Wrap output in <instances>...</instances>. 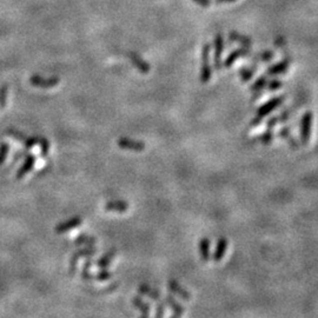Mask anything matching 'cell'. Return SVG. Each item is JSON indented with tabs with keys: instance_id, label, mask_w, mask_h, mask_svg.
Instances as JSON below:
<instances>
[{
	"instance_id": "1",
	"label": "cell",
	"mask_w": 318,
	"mask_h": 318,
	"mask_svg": "<svg viewBox=\"0 0 318 318\" xmlns=\"http://www.w3.org/2000/svg\"><path fill=\"white\" fill-rule=\"evenodd\" d=\"M210 51L211 45L209 42L203 45L202 48V67H201V83L206 84L212 78V67L210 64Z\"/></svg>"
},
{
	"instance_id": "2",
	"label": "cell",
	"mask_w": 318,
	"mask_h": 318,
	"mask_svg": "<svg viewBox=\"0 0 318 318\" xmlns=\"http://www.w3.org/2000/svg\"><path fill=\"white\" fill-rule=\"evenodd\" d=\"M313 120H314V114L310 111H308L303 114L301 119V143L303 145H308L310 143V137H311V126H313Z\"/></svg>"
},
{
	"instance_id": "3",
	"label": "cell",
	"mask_w": 318,
	"mask_h": 318,
	"mask_svg": "<svg viewBox=\"0 0 318 318\" xmlns=\"http://www.w3.org/2000/svg\"><path fill=\"white\" fill-rule=\"evenodd\" d=\"M285 100V96H278L272 98V99L268 100L267 103H264L261 107H258V110L256 111V118H260V119H263L264 117H267L268 114H270L272 111H275L278 107L283 104V101Z\"/></svg>"
},
{
	"instance_id": "4",
	"label": "cell",
	"mask_w": 318,
	"mask_h": 318,
	"mask_svg": "<svg viewBox=\"0 0 318 318\" xmlns=\"http://www.w3.org/2000/svg\"><path fill=\"white\" fill-rule=\"evenodd\" d=\"M97 249L93 247V245H87L86 248L80 249V250L75 251L73 255H72L71 260H70V267H68V271H70V276H73L75 269H77V263L80 258L83 257H92V256L96 255Z\"/></svg>"
},
{
	"instance_id": "5",
	"label": "cell",
	"mask_w": 318,
	"mask_h": 318,
	"mask_svg": "<svg viewBox=\"0 0 318 318\" xmlns=\"http://www.w3.org/2000/svg\"><path fill=\"white\" fill-rule=\"evenodd\" d=\"M6 134L11 137V138L18 140L19 143H21L26 149H31V147H33L38 144L37 137H28L25 133H22L21 131H18L15 129H7L6 130Z\"/></svg>"
},
{
	"instance_id": "6",
	"label": "cell",
	"mask_w": 318,
	"mask_h": 318,
	"mask_svg": "<svg viewBox=\"0 0 318 318\" xmlns=\"http://www.w3.org/2000/svg\"><path fill=\"white\" fill-rule=\"evenodd\" d=\"M214 48H215V55H214V65L217 71L222 70V55L224 51V37L222 33H218L215 37L214 40Z\"/></svg>"
},
{
	"instance_id": "7",
	"label": "cell",
	"mask_w": 318,
	"mask_h": 318,
	"mask_svg": "<svg viewBox=\"0 0 318 318\" xmlns=\"http://www.w3.org/2000/svg\"><path fill=\"white\" fill-rule=\"evenodd\" d=\"M118 146L123 150H129L133 151V152H142V151L145 150V143L140 142V140H134L131 138H119L118 139Z\"/></svg>"
},
{
	"instance_id": "8",
	"label": "cell",
	"mask_w": 318,
	"mask_h": 318,
	"mask_svg": "<svg viewBox=\"0 0 318 318\" xmlns=\"http://www.w3.org/2000/svg\"><path fill=\"white\" fill-rule=\"evenodd\" d=\"M59 79L58 77H51V78H42L40 75H32L29 78V83L31 85H33L35 87L39 88H51L57 86L59 84Z\"/></svg>"
},
{
	"instance_id": "9",
	"label": "cell",
	"mask_w": 318,
	"mask_h": 318,
	"mask_svg": "<svg viewBox=\"0 0 318 318\" xmlns=\"http://www.w3.org/2000/svg\"><path fill=\"white\" fill-rule=\"evenodd\" d=\"M250 55H251V47H245V46L239 47L237 48V50L232 51L231 53L226 57V59L224 60V67L226 68L231 67L237 59L247 58V57H250Z\"/></svg>"
},
{
	"instance_id": "10",
	"label": "cell",
	"mask_w": 318,
	"mask_h": 318,
	"mask_svg": "<svg viewBox=\"0 0 318 318\" xmlns=\"http://www.w3.org/2000/svg\"><path fill=\"white\" fill-rule=\"evenodd\" d=\"M291 64V58L290 57H285L284 59H282L278 63L271 65L267 68V75H280L284 74L285 72L289 70Z\"/></svg>"
},
{
	"instance_id": "11",
	"label": "cell",
	"mask_w": 318,
	"mask_h": 318,
	"mask_svg": "<svg viewBox=\"0 0 318 318\" xmlns=\"http://www.w3.org/2000/svg\"><path fill=\"white\" fill-rule=\"evenodd\" d=\"M35 160H37V158H35L34 155H31V153L26 155L25 159H24V163L21 164V166L18 169L17 173H15V178H17L18 180L24 178V177L27 175V173L31 171L32 169H33V166H34V164H35Z\"/></svg>"
},
{
	"instance_id": "12",
	"label": "cell",
	"mask_w": 318,
	"mask_h": 318,
	"mask_svg": "<svg viewBox=\"0 0 318 318\" xmlns=\"http://www.w3.org/2000/svg\"><path fill=\"white\" fill-rule=\"evenodd\" d=\"M81 223H83V218L81 217H72L63 223H59V224L55 226L54 230L57 234H64V232H67L72 230V229L81 225Z\"/></svg>"
},
{
	"instance_id": "13",
	"label": "cell",
	"mask_w": 318,
	"mask_h": 318,
	"mask_svg": "<svg viewBox=\"0 0 318 318\" xmlns=\"http://www.w3.org/2000/svg\"><path fill=\"white\" fill-rule=\"evenodd\" d=\"M127 57L130 58L131 63L133 64V66L138 68V70L142 72L143 74L149 73V71H150V68H151L150 64L147 63L146 60H144V59L140 57L138 53H136V52H129Z\"/></svg>"
},
{
	"instance_id": "14",
	"label": "cell",
	"mask_w": 318,
	"mask_h": 318,
	"mask_svg": "<svg viewBox=\"0 0 318 318\" xmlns=\"http://www.w3.org/2000/svg\"><path fill=\"white\" fill-rule=\"evenodd\" d=\"M293 110H294V107H290V109H285L281 114H278V116H275V117H272L271 119H269L267 122V129L272 130V127L276 126L277 124L288 122V119H289V118L291 117V114H293V112H294Z\"/></svg>"
},
{
	"instance_id": "15",
	"label": "cell",
	"mask_w": 318,
	"mask_h": 318,
	"mask_svg": "<svg viewBox=\"0 0 318 318\" xmlns=\"http://www.w3.org/2000/svg\"><path fill=\"white\" fill-rule=\"evenodd\" d=\"M169 289L171 293H173L175 295H177V296H179L180 298H183L184 301H190L191 300V295H190V293L186 289H184V288L180 285L178 282L175 281V280H171L169 282Z\"/></svg>"
},
{
	"instance_id": "16",
	"label": "cell",
	"mask_w": 318,
	"mask_h": 318,
	"mask_svg": "<svg viewBox=\"0 0 318 318\" xmlns=\"http://www.w3.org/2000/svg\"><path fill=\"white\" fill-rule=\"evenodd\" d=\"M116 255H117V249L111 248L109 251L105 252V255L101 256L99 260L96 262V265L99 269H107L110 267L111 262H112L113 258L116 257Z\"/></svg>"
},
{
	"instance_id": "17",
	"label": "cell",
	"mask_w": 318,
	"mask_h": 318,
	"mask_svg": "<svg viewBox=\"0 0 318 318\" xmlns=\"http://www.w3.org/2000/svg\"><path fill=\"white\" fill-rule=\"evenodd\" d=\"M165 303L168 304L170 309H171L172 316L180 317V316H183V315H184L185 309L182 307V304L178 303V302L175 300V297L171 296V295H168V296L165 297Z\"/></svg>"
},
{
	"instance_id": "18",
	"label": "cell",
	"mask_w": 318,
	"mask_h": 318,
	"mask_svg": "<svg viewBox=\"0 0 318 318\" xmlns=\"http://www.w3.org/2000/svg\"><path fill=\"white\" fill-rule=\"evenodd\" d=\"M278 136L281 137V138L285 139L288 142V144L293 147L294 150H298L300 149V143H298V140L295 138V137L293 136V133H291V127L288 126V127H283L280 132H278Z\"/></svg>"
},
{
	"instance_id": "19",
	"label": "cell",
	"mask_w": 318,
	"mask_h": 318,
	"mask_svg": "<svg viewBox=\"0 0 318 318\" xmlns=\"http://www.w3.org/2000/svg\"><path fill=\"white\" fill-rule=\"evenodd\" d=\"M105 210L106 211H112V212H125L129 210V203L124 202V201H120V199H118V201H110L107 202L106 204H105Z\"/></svg>"
},
{
	"instance_id": "20",
	"label": "cell",
	"mask_w": 318,
	"mask_h": 318,
	"mask_svg": "<svg viewBox=\"0 0 318 318\" xmlns=\"http://www.w3.org/2000/svg\"><path fill=\"white\" fill-rule=\"evenodd\" d=\"M226 249H228V239L224 237L219 238L217 247H216V250L214 252V256H212V258H214L215 262H217L218 263V262H221L223 258H224Z\"/></svg>"
},
{
	"instance_id": "21",
	"label": "cell",
	"mask_w": 318,
	"mask_h": 318,
	"mask_svg": "<svg viewBox=\"0 0 318 318\" xmlns=\"http://www.w3.org/2000/svg\"><path fill=\"white\" fill-rule=\"evenodd\" d=\"M199 256H201L203 262H209L211 258L210 254V239L208 237H203L199 241Z\"/></svg>"
},
{
	"instance_id": "22",
	"label": "cell",
	"mask_w": 318,
	"mask_h": 318,
	"mask_svg": "<svg viewBox=\"0 0 318 318\" xmlns=\"http://www.w3.org/2000/svg\"><path fill=\"white\" fill-rule=\"evenodd\" d=\"M229 40L239 42V44L243 45V46H245V47H251V45H252V40L250 38L247 37V35H244V34L238 33V32H236V31H231L230 33H229Z\"/></svg>"
},
{
	"instance_id": "23",
	"label": "cell",
	"mask_w": 318,
	"mask_h": 318,
	"mask_svg": "<svg viewBox=\"0 0 318 318\" xmlns=\"http://www.w3.org/2000/svg\"><path fill=\"white\" fill-rule=\"evenodd\" d=\"M138 291L142 295H144V296L149 297L150 300L152 301H159L160 298V293L157 289H153V288H151L150 285H146V284H142L139 285L138 288Z\"/></svg>"
},
{
	"instance_id": "24",
	"label": "cell",
	"mask_w": 318,
	"mask_h": 318,
	"mask_svg": "<svg viewBox=\"0 0 318 318\" xmlns=\"http://www.w3.org/2000/svg\"><path fill=\"white\" fill-rule=\"evenodd\" d=\"M274 57H275L274 51H270V50L263 51L261 52V53L255 54L254 57H252V64H258V61H260V63H268V61H271L272 59H274Z\"/></svg>"
},
{
	"instance_id": "25",
	"label": "cell",
	"mask_w": 318,
	"mask_h": 318,
	"mask_svg": "<svg viewBox=\"0 0 318 318\" xmlns=\"http://www.w3.org/2000/svg\"><path fill=\"white\" fill-rule=\"evenodd\" d=\"M132 304L140 311V313H142L143 316H145V317L150 316V304L146 303V302H144L142 298L137 297V296L133 297Z\"/></svg>"
},
{
	"instance_id": "26",
	"label": "cell",
	"mask_w": 318,
	"mask_h": 318,
	"mask_svg": "<svg viewBox=\"0 0 318 318\" xmlns=\"http://www.w3.org/2000/svg\"><path fill=\"white\" fill-rule=\"evenodd\" d=\"M257 70V64H254V66L251 67H241L239 68V77L241 79L244 81H249L250 79H252V77L255 75V72Z\"/></svg>"
},
{
	"instance_id": "27",
	"label": "cell",
	"mask_w": 318,
	"mask_h": 318,
	"mask_svg": "<svg viewBox=\"0 0 318 318\" xmlns=\"http://www.w3.org/2000/svg\"><path fill=\"white\" fill-rule=\"evenodd\" d=\"M97 239L93 236L88 235H80L75 238L74 244L75 245H94L96 244Z\"/></svg>"
},
{
	"instance_id": "28",
	"label": "cell",
	"mask_w": 318,
	"mask_h": 318,
	"mask_svg": "<svg viewBox=\"0 0 318 318\" xmlns=\"http://www.w3.org/2000/svg\"><path fill=\"white\" fill-rule=\"evenodd\" d=\"M268 83V75H261L260 78L255 80V83H252V85L250 86V90L252 92H256V91H262L263 88H265Z\"/></svg>"
},
{
	"instance_id": "29",
	"label": "cell",
	"mask_w": 318,
	"mask_h": 318,
	"mask_svg": "<svg viewBox=\"0 0 318 318\" xmlns=\"http://www.w3.org/2000/svg\"><path fill=\"white\" fill-rule=\"evenodd\" d=\"M91 265H92V261H91V257H88V260L85 262V264L83 265V270H81V278L84 281H92L94 280L93 275H91L90 269Z\"/></svg>"
},
{
	"instance_id": "30",
	"label": "cell",
	"mask_w": 318,
	"mask_h": 318,
	"mask_svg": "<svg viewBox=\"0 0 318 318\" xmlns=\"http://www.w3.org/2000/svg\"><path fill=\"white\" fill-rule=\"evenodd\" d=\"M38 144L40 146V155L41 157H46L48 155V151H50V143L45 137L38 136Z\"/></svg>"
},
{
	"instance_id": "31",
	"label": "cell",
	"mask_w": 318,
	"mask_h": 318,
	"mask_svg": "<svg viewBox=\"0 0 318 318\" xmlns=\"http://www.w3.org/2000/svg\"><path fill=\"white\" fill-rule=\"evenodd\" d=\"M257 139L260 140L262 144H264V145H269V144H271L272 140H274V133H272V130L267 129V131H264L263 133L257 137Z\"/></svg>"
},
{
	"instance_id": "32",
	"label": "cell",
	"mask_w": 318,
	"mask_h": 318,
	"mask_svg": "<svg viewBox=\"0 0 318 318\" xmlns=\"http://www.w3.org/2000/svg\"><path fill=\"white\" fill-rule=\"evenodd\" d=\"M8 96V86L6 84L0 86V109H5L6 103H7Z\"/></svg>"
},
{
	"instance_id": "33",
	"label": "cell",
	"mask_w": 318,
	"mask_h": 318,
	"mask_svg": "<svg viewBox=\"0 0 318 318\" xmlns=\"http://www.w3.org/2000/svg\"><path fill=\"white\" fill-rule=\"evenodd\" d=\"M8 152H9V144L6 142L0 143V165H2V164L6 162Z\"/></svg>"
},
{
	"instance_id": "34",
	"label": "cell",
	"mask_w": 318,
	"mask_h": 318,
	"mask_svg": "<svg viewBox=\"0 0 318 318\" xmlns=\"http://www.w3.org/2000/svg\"><path fill=\"white\" fill-rule=\"evenodd\" d=\"M282 86H283V81H282L281 79H277L276 78V79L268 80L265 88H268L269 91H277V90H280V88H282Z\"/></svg>"
},
{
	"instance_id": "35",
	"label": "cell",
	"mask_w": 318,
	"mask_h": 318,
	"mask_svg": "<svg viewBox=\"0 0 318 318\" xmlns=\"http://www.w3.org/2000/svg\"><path fill=\"white\" fill-rule=\"evenodd\" d=\"M112 278V274H111L110 271H107L106 269H101V271L99 272V274H97L96 276H94V280L98 281V282H105V281H109Z\"/></svg>"
},
{
	"instance_id": "36",
	"label": "cell",
	"mask_w": 318,
	"mask_h": 318,
	"mask_svg": "<svg viewBox=\"0 0 318 318\" xmlns=\"http://www.w3.org/2000/svg\"><path fill=\"white\" fill-rule=\"evenodd\" d=\"M164 315H165V310H164V304H163V303H159L158 306H157V308H156L155 316H156V317H163Z\"/></svg>"
},
{
	"instance_id": "37",
	"label": "cell",
	"mask_w": 318,
	"mask_h": 318,
	"mask_svg": "<svg viewBox=\"0 0 318 318\" xmlns=\"http://www.w3.org/2000/svg\"><path fill=\"white\" fill-rule=\"evenodd\" d=\"M193 1H195L196 4L203 6V7H206V6L211 4V0H193Z\"/></svg>"
},
{
	"instance_id": "38",
	"label": "cell",
	"mask_w": 318,
	"mask_h": 318,
	"mask_svg": "<svg viewBox=\"0 0 318 318\" xmlns=\"http://www.w3.org/2000/svg\"><path fill=\"white\" fill-rule=\"evenodd\" d=\"M275 45H276L277 47H283L285 45V40L283 37H278L276 38V40H275Z\"/></svg>"
},
{
	"instance_id": "39",
	"label": "cell",
	"mask_w": 318,
	"mask_h": 318,
	"mask_svg": "<svg viewBox=\"0 0 318 318\" xmlns=\"http://www.w3.org/2000/svg\"><path fill=\"white\" fill-rule=\"evenodd\" d=\"M237 1V0H215L216 4H223V2H234Z\"/></svg>"
}]
</instances>
